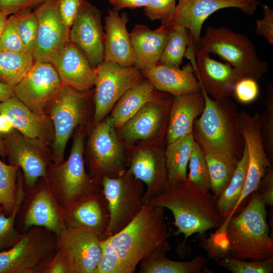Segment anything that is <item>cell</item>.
Returning <instances> with one entry per match:
<instances>
[{
  "instance_id": "6da1fadb",
  "label": "cell",
  "mask_w": 273,
  "mask_h": 273,
  "mask_svg": "<svg viewBox=\"0 0 273 273\" xmlns=\"http://www.w3.org/2000/svg\"><path fill=\"white\" fill-rule=\"evenodd\" d=\"M164 208L143 204L134 219L116 234L101 240L102 258L96 273H132L147 257L171 250Z\"/></svg>"
},
{
  "instance_id": "7a4b0ae2",
  "label": "cell",
  "mask_w": 273,
  "mask_h": 273,
  "mask_svg": "<svg viewBox=\"0 0 273 273\" xmlns=\"http://www.w3.org/2000/svg\"><path fill=\"white\" fill-rule=\"evenodd\" d=\"M218 199L209 190L200 187L186 178L169 185L162 194L149 203L171 211L175 235H184L185 244L194 234L204 235L208 231L219 228L223 218L217 207Z\"/></svg>"
},
{
  "instance_id": "3957f363",
  "label": "cell",
  "mask_w": 273,
  "mask_h": 273,
  "mask_svg": "<svg viewBox=\"0 0 273 273\" xmlns=\"http://www.w3.org/2000/svg\"><path fill=\"white\" fill-rule=\"evenodd\" d=\"M200 85L205 106L193 124L194 140L201 146L234 154L240 159L245 143L235 104L230 98L212 99Z\"/></svg>"
},
{
  "instance_id": "277c9868",
  "label": "cell",
  "mask_w": 273,
  "mask_h": 273,
  "mask_svg": "<svg viewBox=\"0 0 273 273\" xmlns=\"http://www.w3.org/2000/svg\"><path fill=\"white\" fill-rule=\"evenodd\" d=\"M251 194L247 205L229 221L230 256L251 261L273 259V239L269 235L266 206L257 190Z\"/></svg>"
},
{
  "instance_id": "5b68a950",
  "label": "cell",
  "mask_w": 273,
  "mask_h": 273,
  "mask_svg": "<svg viewBox=\"0 0 273 273\" xmlns=\"http://www.w3.org/2000/svg\"><path fill=\"white\" fill-rule=\"evenodd\" d=\"M198 47L217 55L245 76L256 81L267 71V63L259 59L249 38L228 28L208 26Z\"/></svg>"
},
{
  "instance_id": "8992f818",
  "label": "cell",
  "mask_w": 273,
  "mask_h": 273,
  "mask_svg": "<svg viewBox=\"0 0 273 273\" xmlns=\"http://www.w3.org/2000/svg\"><path fill=\"white\" fill-rule=\"evenodd\" d=\"M84 142L83 134L77 133L68 159L52 163L49 167L46 179L62 208L83 195L102 189L85 171Z\"/></svg>"
},
{
  "instance_id": "52a82bcc",
  "label": "cell",
  "mask_w": 273,
  "mask_h": 273,
  "mask_svg": "<svg viewBox=\"0 0 273 273\" xmlns=\"http://www.w3.org/2000/svg\"><path fill=\"white\" fill-rule=\"evenodd\" d=\"M57 239L46 228L31 227L15 245L0 251V273H43L56 250Z\"/></svg>"
},
{
  "instance_id": "ba28073f",
  "label": "cell",
  "mask_w": 273,
  "mask_h": 273,
  "mask_svg": "<svg viewBox=\"0 0 273 273\" xmlns=\"http://www.w3.org/2000/svg\"><path fill=\"white\" fill-rule=\"evenodd\" d=\"M103 192L110 213L108 226L101 240L116 234L126 226L141 209L145 191L143 183L126 170L116 176H104L101 180Z\"/></svg>"
},
{
  "instance_id": "9c48e42d",
  "label": "cell",
  "mask_w": 273,
  "mask_h": 273,
  "mask_svg": "<svg viewBox=\"0 0 273 273\" xmlns=\"http://www.w3.org/2000/svg\"><path fill=\"white\" fill-rule=\"evenodd\" d=\"M21 234L33 226L46 228L58 235L65 228L62 207L46 178H40L31 189L25 191L15 222Z\"/></svg>"
},
{
  "instance_id": "30bf717a",
  "label": "cell",
  "mask_w": 273,
  "mask_h": 273,
  "mask_svg": "<svg viewBox=\"0 0 273 273\" xmlns=\"http://www.w3.org/2000/svg\"><path fill=\"white\" fill-rule=\"evenodd\" d=\"M95 110L93 124L101 122L129 88L143 79L136 67L104 61L95 68Z\"/></svg>"
},
{
  "instance_id": "8fae6325",
  "label": "cell",
  "mask_w": 273,
  "mask_h": 273,
  "mask_svg": "<svg viewBox=\"0 0 273 273\" xmlns=\"http://www.w3.org/2000/svg\"><path fill=\"white\" fill-rule=\"evenodd\" d=\"M2 135L9 164L18 165L22 171L25 191L32 188L40 178H47L53 161L47 145L29 139L15 128Z\"/></svg>"
},
{
  "instance_id": "7c38bea8",
  "label": "cell",
  "mask_w": 273,
  "mask_h": 273,
  "mask_svg": "<svg viewBox=\"0 0 273 273\" xmlns=\"http://www.w3.org/2000/svg\"><path fill=\"white\" fill-rule=\"evenodd\" d=\"M84 92L64 85L49 106L54 130V140L51 145L54 163L64 161L67 143L82 120L86 100Z\"/></svg>"
},
{
  "instance_id": "4fadbf2b",
  "label": "cell",
  "mask_w": 273,
  "mask_h": 273,
  "mask_svg": "<svg viewBox=\"0 0 273 273\" xmlns=\"http://www.w3.org/2000/svg\"><path fill=\"white\" fill-rule=\"evenodd\" d=\"M94 129L89 141L88 167L92 178L101 185L104 176H116L124 172L127 165L123 147L115 128L107 120Z\"/></svg>"
},
{
  "instance_id": "5bb4252c",
  "label": "cell",
  "mask_w": 273,
  "mask_h": 273,
  "mask_svg": "<svg viewBox=\"0 0 273 273\" xmlns=\"http://www.w3.org/2000/svg\"><path fill=\"white\" fill-rule=\"evenodd\" d=\"M185 57L190 60L199 83L213 99L233 96L237 82L246 77L230 64L213 59L208 53L192 42Z\"/></svg>"
},
{
  "instance_id": "9a60e30c",
  "label": "cell",
  "mask_w": 273,
  "mask_h": 273,
  "mask_svg": "<svg viewBox=\"0 0 273 273\" xmlns=\"http://www.w3.org/2000/svg\"><path fill=\"white\" fill-rule=\"evenodd\" d=\"M64 84L53 65L47 62H34L14 87V96L31 111L46 114V108Z\"/></svg>"
},
{
  "instance_id": "2e32d148",
  "label": "cell",
  "mask_w": 273,
  "mask_h": 273,
  "mask_svg": "<svg viewBox=\"0 0 273 273\" xmlns=\"http://www.w3.org/2000/svg\"><path fill=\"white\" fill-rule=\"evenodd\" d=\"M259 5L255 0H178L172 16L165 23L187 28L194 42L200 46L202 25L211 14L221 9L236 8L252 15Z\"/></svg>"
},
{
  "instance_id": "e0dca14e",
  "label": "cell",
  "mask_w": 273,
  "mask_h": 273,
  "mask_svg": "<svg viewBox=\"0 0 273 273\" xmlns=\"http://www.w3.org/2000/svg\"><path fill=\"white\" fill-rule=\"evenodd\" d=\"M56 249L64 254L73 273H96L102 255L99 236L66 227L57 235Z\"/></svg>"
},
{
  "instance_id": "ac0fdd59",
  "label": "cell",
  "mask_w": 273,
  "mask_h": 273,
  "mask_svg": "<svg viewBox=\"0 0 273 273\" xmlns=\"http://www.w3.org/2000/svg\"><path fill=\"white\" fill-rule=\"evenodd\" d=\"M62 215L65 227L91 232L101 239L110 220L102 189L83 195L62 208Z\"/></svg>"
},
{
  "instance_id": "d6986e66",
  "label": "cell",
  "mask_w": 273,
  "mask_h": 273,
  "mask_svg": "<svg viewBox=\"0 0 273 273\" xmlns=\"http://www.w3.org/2000/svg\"><path fill=\"white\" fill-rule=\"evenodd\" d=\"M38 21L34 62H49L51 56L69 41V27L64 21L58 0H46L33 12Z\"/></svg>"
},
{
  "instance_id": "ffe728a7",
  "label": "cell",
  "mask_w": 273,
  "mask_h": 273,
  "mask_svg": "<svg viewBox=\"0 0 273 273\" xmlns=\"http://www.w3.org/2000/svg\"><path fill=\"white\" fill-rule=\"evenodd\" d=\"M69 41L80 48L94 68L104 61V32L101 11L86 1L70 27Z\"/></svg>"
},
{
  "instance_id": "44dd1931",
  "label": "cell",
  "mask_w": 273,
  "mask_h": 273,
  "mask_svg": "<svg viewBox=\"0 0 273 273\" xmlns=\"http://www.w3.org/2000/svg\"><path fill=\"white\" fill-rule=\"evenodd\" d=\"M128 166L126 171L147 186L143 204L162 194L169 186L164 152L161 149L137 150L129 160Z\"/></svg>"
},
{
  "instance_id": "7402d4cb",
  "label": "cell",
  "mask_w": 273,
  "mask_h": 273,
  "mask_svg": "<svg viewBox=\"0 0 273 273\" xmlns=\"http://www.w3.org/2000/svg\"><path fill=\"white\" fill-rule=\"evenodd\" d=\"M241 129L248 152V165L245 183L237 208L242 201L257 190L260 180L271 164L266 155L261 137L259 114L239 112Z\"/></svg>"
},
{
  "instance_id": "603a6c76",
  "label": "cell",
  "mask_w": 273,
  "mask_h": 273,
  "mask_svg": "<svg viewBox=\"0 0 273 273\" xmlns=\"http://www.w3.org/2000/svg\"><path fill=\"white\" fill-rule=\"evenodd\" d=\"M56 70L62 82L80 92L95 85V71L83 51L68 41L54 54L49 62Z\"/></svg>"
},
{
  "instance_id": "cb8c5ba5",
  "label": "cell",
  "mask_w": 273,
  "mask_h": 273,
  "mask_svg": "<svg viewBox=\"0 0 273 273\" xmlns=\"http://www.w3.org/2000/svg\"><path fill=\"white\" fill-rule=\"evenodd\" d=\"M166 100L158 97L146 103L120 128L129 143L151 140L162 133L169 112Z\"/></svg>"
},
{
  "instance_id": "d4e9b609",
  "label": "cell",
  "mask_w": 273,
  "mask_h": 273,
  "mask_svg": "<svg viewBox=\"0 0 273 273\" xmlns=\"http://www.w3.org/2000/svg\"><path fill=\"white\" fill-rule=\"evenodd\" d=\"M0 114L6 115L15 129L29 139L52 145L54 130L51 118L31 111L15 96L0 102Z\"/></svg>"
},
{
  "instance_id": "484cf974",
  "label": "cell",
  "mask_w": 273,
  "mask_h": 273,
  "mask_svg": "<svg viewBox=\"0 0 273 273\" xmlns=\"http://www.w3.org/2000/svg\"><path fill=\"white\" fill-rule=\"evenodd\" d=\"M105 19L104 61L114 62L123 66H134L130 34L126 24V13L119 15L118 11L109 10Z\"/></svg>"
},
{
  "instance_id": "4316f807",
  "label": "cell",
  "mask_w": 273,
  "mask_h": 273,
  "mask_svg": "<svg viewBox=\"0 0 273 273\" xmlns=\"http://www.w3.org/2000/svg\"><path fill=\"white\" fill-rule=\"evenodd\" d=\"M170 28L169 23L154 30L143 24L135 25L129 33L134 66L142 70L159 63Z\"/></svg>"
},
{
  "instance_id": "83f0119b",
  "label": "cell",
  "mask_w": 273,
  "mask_h": 273,
  "mask_svg": "<svg viewBox=\"0 0 273 273\" xmlns=\"http://www.w3.org/2000/svg\"><path fill=\"white\" fill-rule=\"evenodd\" d=\"M205 106L201 90L174 96L168 114L167 144L192 133L194 121L203 113Z\"/></svg>"
},
{
  "instance_id": "f1b7e54d",
  "label": "cell",
  "mask_w": 273,
  "mask_h": 273,
  "mask_svg": "<svg viewBox=\"0 0 273 273\" xmlns=\"http://www.w3.org/2000/svg\"><path fill=\"white\" fill-rule=\"evenodd\" d=\"M192 65L183 69L165 66L160 63L141 70L155 89L176 96L197 92L200 85L193 74Z\"/></svg>"
},
{
  "instance_id": "f546056e",
  "label": "cell",
  "mask_w": 273,
  "mask_h": 273,
  "mask_svg": "<svg viewBox=\"0 0 273 273\" xmlns=\"http://www.w3.org/2000/svg\"><path fill=\"white\" fill-rule=\"evenodd\" d=\"M155 90L148 79H142L120 97L107 120L115 128H120L146 103L158 97Z\"/></svg>"
},
{
  "instance_id": "4dcf8cb0",
  "label": "cell",
  "mask_w": 273,
  "mask_h": 273,
  "mask_svg": "<svg viewBox=\"0 0 273 273\" xmlns=\"http://www.w3.org/2000/svg\"><path fill=\"white\" fill-rule=\"evenodd\" d=\"M201 147L208 166L210 190L218 199L230 183L239 159L231 153L205 146Z\"/></svg>"
},
{
  "instance_id": "1f68e13d",
  "label": "cell",
  "mask_w": 273,
  "mask_h": 273,
  "mask_svg": "<svg viewBox=\"0 0 273 273\" xmlns=\"http://www.w3.org/2000/svg\"><path fill=\"white\" fill-rule=\"evenodd\" d=\"M166 253L158 252L143 259L140 265L141 273H200L206 269L208 259L205 256L197 255L186 261L169 259Z\"/></svg>"
},
{
  "instance_id": "d6a6232c",
  "label": "cell",
  "mask_w": 273,
  "mask_h": 273,
  "mask_svg": "<svg viewBox=\"0 0 273 273\" xmlns=\"http://www.w3.org/2000/svg\"><path fill=\"white\" fill-rule=\"evenodd\" d=\"M194 141L192 133L168 144L164 154L169 185L188 177L187 167Z\"/></svg>"
},
{
  "instance_id": "836d02e7",
  "label": "cell",
  "mask_w": 273,
  "mask_h": 273,
  "mask_svg": "<svg viewBox=\"0 0 273 273\" xmlns=\"http://www.w3.org/2000/svg\"><path fill=\"white\" fill-rule=\"evenodd\" d=\"M248 165V152L245 143L242 156L238 162L232 178L218 198L217 207L221 216L224 219L230 215H234L237 209L245 183Z\"/></svg>"
},
{
  "instance_id": "e575fe53",
  "label": "cell",
  "mask_w": 273,
  "mask_h": 273,
  "mask_svg": "<svg viewBox=\"0 0 273 273\" xmlns=\"http://www.w3.org/2000/svg\"><path fill=\"white\" fill-rule=\"evenodd\" d=\"M34 62L32 55L27 53L0 51V82L15 86Z\"/></svg>"
},
{
  "instance_id": "d590c367",
  "label": "cell",
  "mask_w": 273,
  "mask_h": 273,
  "mask_svg": "<svg viewBox=\"0 0 273 273\" xmlns=\"http://www.w3.org/2000/svg\"><path fill=\"white\" fill-rule=\"evenodd\" d=\"M191 37V34L187 28L171 25L168 39L162 53L159 63L179 68L183 63V59Z\"/></svg>"
},
{
  "instance_id": "8d00e7d4",
  "label": "cell",
  "mask_w": 273,
  "mask_h": 273,
  "mask_svg": "<svg viewBox=\"0 0 273 273\" xmlns=\"http://www.w3.org/2000/svg\"><path fill=\"white\" fill-rule=\"evenodd\" d=\"M24 194L23 175L20 169L17 178V201L14 209L9 215H6L3 211L0 213V251L13 247L22 235L16 229L15 222Z\"/></svg>"
},
{
  "instance_id": "74e56055",
  "label": "cell",
  "mask_w": 273,
  "mask_h": 273,
  "mask_svg": "<svg viewBox=\"0 0 273 273\" xmlns=\"http://www.w3.org/2000/svg\"><path fill=\"white\" fill-rule=\"evenodd\" d=\"M20 167L0 159V207L7 215L13 211L17 201V178Z\"/></svg>"
},
{
  "instance_id": "f35d334b",
  "label": "cell",
  "mask_w": 273,
  "mask_h": 273,
  "mask_svg": "<svg viewBox=\"0 0 273 273\" xmlns=\"http://www.w3.org/2000/svg\"><path fill=\"white\" fill-rule=\"evenodd\" d=\"M232 215H230L225 218L217 230L201 242V247L205 250L209 258L216 260L230 256L227 228Z\"/></svg>"
},
{
  "instance_id": "ab89813d",
  "label": "cell",
  "mask_w": 273,
  "mask_h": 273,
  "mask_svg": "<svg viewBox=\"0 0 273 273\" xmlns=\"http://www.w3.org/2000/svg\"><path fill=\"white\" fill-rule=\"evenodd\" d=\"M259 126L263 146L270 162L273 158V87H267L264 109L259 115Z\"/></svg>"
},
{
  "instance_id": "60d3db41",
  "label": "cell",
  "mask_w": 273,
  "mask_h": 273,
  "mask_svg": "<svg viewBox=\"0 0 273 273\" xmlns=\"http://www.w3.org/2000/svg\"><path fill=\"white\" fill-rule=\"evenodd\" d=\"M188 179L197 186L210 190V180L204 151L194 140L189 159Z\"/></svg>"
},
{
  "instance_id": "b9f144b4",
  "label": "cell",
  "mask_w": 273,
  "mask_h": 273,
  "mask_svg": "<svg viewBox=\"0 0 273 273\" xmlns=\"http://www.w3.org/2000/svg\"><path fill=\"white\" fill-rule=\"evenodd\" d=\"M17 28L21 40L26 51L32 55L37 37L38 21L31 9H27L14 14Z\"/></svg>"
},
{
  "instance_id": "7bdbcfd3",
  "label": "cell",
  "mask_w": 273,
  "mask_h": 273,
  "mask_svg": "<svg viewBox=\"0 0 273 273\" xmlns=\"http://www.w3.org/2000/svg\"><path fill=\"white\" fill-rule=\"evenodd\" d=\"M216 264L233 273H271L273 259L248 261L229 256L215 260Z\"/></svg>"
},
{
  "instance_id": "ee69618b",
  "label": "cell",
  "mask_w": 273,
  "mask_h": 273,
  "mask_svg": "<svg viewBox=\"0 0 273 273\" xmlns=\"http://www.w3.org/2000/svg\"><path fill=\"white\" fill-rule=\"evenodd\" d=\"M0 51L27 53L18 34L14 14L8 18L5 28L0 37Z\"/></svg>"
},
{
  "instance_id": "f6af8a7d",
  "label": "cell",
  "mask_w": 273,
  "mask_h": 273,
  "mask_svg": "<svg viewBox=\"0 0 273 273\" xmlns=\"http://www.w3.org/2000/svg\"><path fill=\"white\" fill-rule=\"evenodd\" d=\"M176 0H149L144 7L145 15L151 20H161L162 24L169 21L176 8Z\"/></svg>"
},
{
  "instance_id": "bcb514c9",
  "label": "cell",
  "mask_w": 273,
  "mask_h": 273,
  "mask_svg": "<svg viewBox=\"0 0 273 273\" xmlns=\"http://www.w3.org/2000/svg\"><path fill=\"white\" fill-rule=\"evenodd\" d=\"M259 89L257 81L252 78L243 77L235 84L234 95L243 103H249L258 97Z\"/></svg>"
},
{
  "instance_id": "7dc6e473",
  "label": "cell",
  "mask_w": 273,
  "mask_h": 273,
  "mask_svg": "<svg viewBox=\"0 0 273 273\" xmlns=\"http://www.w3.org/2000/svg\"><path fill=\"white\" fill-rule=\"evenodd\" d=\"M46 0H0V10L6 16L37 7Z\"/></svg>"
},
{
  "instance_id": "c3c4849f",
  "label": "cell",
  "mask_w": 273,
  "mask_h": 273,
  "mask_svg": "<svg viewBox=\"0 0 273 273\" xmlns=\"http://www.w3.org/2000/svg\"><path fill=\"white\" fill-rule=\"evenodd\" d=\"M264 16L256 21V33L263 37L269 44L273 43V10L266 5H262Z\"/></svg>"
},
{
  "instance_id": "681fc988",
  "label": "cell",
  "mask_w": 273,
  "mask_h": 273,
  "mask_svg": "<svg viewBox=\"0 0 273 273\" xmlns=\"http://www.w3.org/2000/svg\"><path fill=\"white\" fill-rule=\"evenodd\" d=\"M85 0H58L61 16L68 27L70 28Z\"/></svg>"
},
{
  "instance_id": "f907efd6",
  "label": "cell",
  "mask_w": 273,
  "mask_h": 273,
  "mask_svg": "<svg viewBox=\"0 0 273 273\" xmlns=\"http://www.w3.org/2000/svg\"><path fill=\"white\" fill-rule=\"evenodd\" d=\"M43 273H73V271L64 254L56 250L47 263Z\"/></svg>"
},
{
  "instance_id": "816d5d0a",
  "label": "cell",
  "mask_w": 273,
  "mask_h": 273,
  "mask_svg": "<svg viewBox=\"0 0 273 273\" xmlns=\"http://www.w3.org/2000/svg\"><path fill=\"white\" fill-rule=\"evenodd\" d=\"M257 191L266 206L273 205V170L269 167L259 183Z\"/></svg>"
},
{
  "instance_id": "f5cc1de1",
  "label": "cell",
  "mask_w": 273,
  "mask_h": 273,
  "mask_svg": "<svg viewBox=\"0 0 273 273\" xmlns=\"http://www.w3.org/2000/svg\"><path fill=\"white\" fill-rule=\"evenodd\" d=\"M108 2L113 6V9L118 11L126 8L134 9L145 7L149 0H108Z\"/></svg>"
},
{
  "instance_id": "db71d44e",
  "label": "cell",
  "mask_w": 273,
  "mask_h": 273,
  "mask_svg": "<svg viewBox=\"0 0 273 273\" xmlns=\"http://www.w3.org/2000/svg\"><path fill=\"white\" fill-rule=\"evenodd\" d=\"M14 129V127L9 118L6 115L0 114V134L9 133Z\"/></svg>"
},
{
  "instance_id": "11a10c76",
  "label": "cell",
  "mask_w": 273,
  "mask_h": 273,
  "mask_svg": "<svg viewBox=\"0 0 273 273\" xmlns=\"http://www.w3.org/2000/svg\"><path fill=\"white\" fill-rule=\"evenodd\" d=\"M14 87L0 82V102L5 101L14 95Z\"/></svg>"
},
{
  "instance_id": "9f6ffc18",
  "label": "cell",
  "mask_w": 273,
  "mask_h": 273,
  "mask_svg": "<svg viewBox=\"0 0 273 273\" xmlns=\"http://www.w3.org/2000/svg\"><path fill=\"white\" fill-rule=\"evenodd\" d=\"M8 19V16L0 10V37L5 28Z\"/></svg>"
},
{
  "instance_id": "6f0895ef",
  "label": "cell",
  "mask_w": 273,
  "mask_h": 273,
  "mask_svg": "<svg viewBox=\"0 0 273 273\" xmlns=\"http://www.w3.org/2000/svg\"><path fill=\"white\" fill-rule=\"evenodd\" d=\"M0 156L5 158L7 156V152L3 142L2 135L0 134Z\"/></svg>"
},
{
  "instance_id": "680465c9",
  "label": "cell",
  "mask_w": 273,
  "mask_h": 273,
  "mask_svg": "<svg viewBox=\"0 0 273 273\" xmlns=\"http://www.w3.org/2000/svg\"><path fill=\"white\" fill-rule=\"evenodd\" d=\"M3 211H4V208H3V207H0V213H1V212H2Z\"/></svg>"
}]
</instances>
